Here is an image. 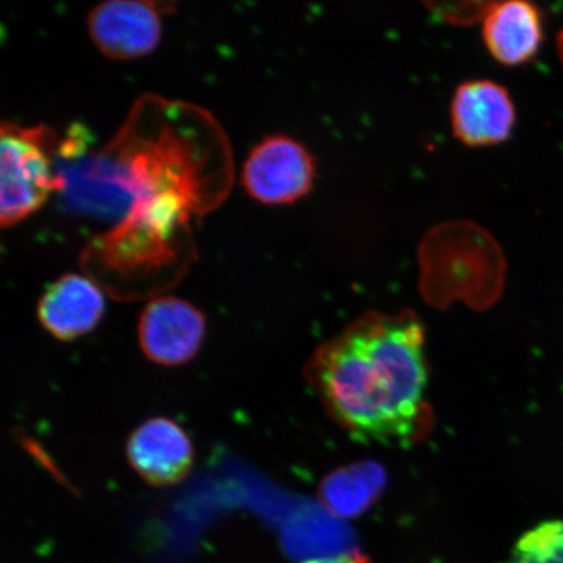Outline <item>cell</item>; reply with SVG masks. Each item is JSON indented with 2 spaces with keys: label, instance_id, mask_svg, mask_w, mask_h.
Here are the masks:
<instances>
[{
  "label": "cell",
  "instance_id": "cell-1",
  "mask_svg": "<svg viewBox=\"0 0 563 563\" xmlns=\"http://www.w3.org/2000/svg\"><path fill=\"white\" fill-rule=\"evenodd\" d=\"M311 376L334 419L357 439L408 441L428 418L424 332L412 313L363 317L323 344Z\"/></svg>",
  "mask_w": 563,
  "mask_h": 563
},
{
  "label": "cell",
  "instance_id": "cell-2",
  "mask_svg": "<svg viewBox=\"0 0 563 563\" xmlns=\"http://www.w3.org/2000/svg\"><path fill=\"white\" fill-rule=\"evenodd\" d=\"M421 284L429 298L488 301L501 290L505 257L487 229L470 220L435 224L419 244Z\"/></svg>",
  "mask_w": 563,
  "mask_h": 563
},
{
  "label": "cell",
  "instance_id": "cell-3",
  "mask_svg": "<svg viewBox=\"0 0 563 563\" xmlns=\"http://www.w3.org/2000/svg\"><path fill=\"white\" fill-rule=\"evenodd\" d=\"M54 133L46 125L3 122L0 131V223L15 227L65 186L53 168Z\"/></svg>",
  "mask_w": 563,
  "mask_h": 563
},
{
  "label": "cell",
  "instance_id": "cell-4",
  "mask_svg": "<svg viewBox=\"0 0 563 563\" xmlns=\"http://www.w3.org/2000/svg\"><path fill=\"white\" fill-rule=\"evenodd\" d=\"M317 165L312 153L287 135L264 137L252 147L242 170V186L264 206H290L312 191Z\"/></svg>",
  "mask_w": 563,
  "mask_h": 563
},
{
  "label": "cell",
  "instance_id": "cell-5",
  "mask_svg": "<svg viewBox=\"0 0 563 563\" xmlns=\"http://www.w3.org/2000/svg\"><path fill=\"white\" fill-rule=\"evenodd\" d=\"M206 335V314L192 302L170 295L147 301L139 317L140 349L147 361L164 367L191 362Z\"/></svg>",
  "mask_w": 563,
  "mask_h": 563
},
{
  "label": "cell",
  "instance_id": "cell-6",
  "mask_svg": "<svg viewBox=\"0 0 563 563\" xmlns=\"http://www.w3.org/2000/svg\"><path fill=\"white\" fill-rule=\"evenodd\" d=\"M164 5L135 0H109L97 4L88 15L91 41L104 56L132 60L152 54L162 38Z\"/></svg>",
  "mask_w": 563,
  "mask_h": 563
},
{
  "label": "cell",
  "instance_id": "cell-7",
  "mask_svg": "<svg viewBox=\"0 0 563 563\" xmlns=\"http://www.w3.org/2000/svg\"><path fill=\"white\" fill-rule=\"evenodd\" d=\"M130 466L151 487L179 484L191 473L195 446L189 434L168 418H152L140 424L125 443Z\"/></svg>",
  "mask_w": 563,
  "mask_h": 563
},
{
  "label": "cell",
  "instance_id": "cell-8",
  "mask_svg": "<svg viewBox=\"0 0 563 563\" xmlns=\"http://www.w3.org/2000/svg\"><path fill=\"white\" fill-rule=\"evenodd\" d=\"M516 118L508 89L488 79L460 84L450 102L453 135L470 147L505 143L516 125Z\"/></svg>",
  "mask_w": 563,
  "mask_h": 563
},
{
  "label": "cell",
  "instance_id": "cell-9",
  "mask_svg": "<svg viewBox=\"0 0 563 563\" xmlns=\"http://www.w3.org/2000/svg\"><path fill=\"white\" fill-rule=\"evenodd\" d=\"M104 311L101 286L75 273H67L48 286L37 306L42 328L60 342H73L93 332Z\"/></svg>",
  "mask_w": 563,
  "mask_h": 563
},
{
  "label": "cell",
  "instance_id": "cell-10",
  "mask_svg": "<svg viewBox=\"0 0 563 563\" xmlns=\"http://www.w3.org/2000/svg\"><path fill=\"white\" fill-rule=\"evenodd\" d=\"M483 41L488 53L504 66L531 62L543 41V19L537 5L522 0L493 4L483 21Z\"/></svg>",
  "mask_w": 563,
  "mask_h": 563
},
{
  "label": "cell",
  "instance_id": "cell-11",
  "mask_svg": "<svg viewBox=\"0 0 563 563\" xmlns=\"http://www.w3.org/2000/svg\"><path fill=\"white\" fill-rule=\"evenodd\" d=\"M495 2L468 0V2H427V10L443 23L456 26L483 24Z\"/></svg>",
  "mask_w": 563,
  "mask_h": 563
},
{
  "label": "cell",
  "instance_id": "cell-12",
  "mask_svg": "<svg viewBox=\"0 0 563 563\" xmlns=\"http://www.w3.org/2000/svg\"><path fill=\"white\" fill-rule=\"evenodd\" d=\"M306 563H371L367 559L362 555H341V558H329L308 561Z\"/></svg>",
  "mask_w": 563,
  "mask_h": 563
},
{
  "label": "cell",
  "instance_id": "cell-13",
  "mask_svg": "<svg viewBox=\"0 0 563 563\" xmlns=\"http://www.w3.org/2000/svg\"><path fill=\"white\" fill-rule=\"evenodd\" d=\"M558 46H559V54H560L561 60L563 63V30L559 35Z\"/></svg>",
  "mask_w": 563,
  "mask_h": 563
}]
</instances>
